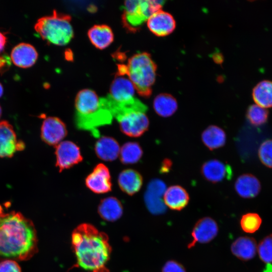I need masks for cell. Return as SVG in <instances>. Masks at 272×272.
Masks as SVG:
<instances>
[{"mask_svg": "<svg viewBox=\"0 0 272 272\" xmlns=\"http://www.w3.org/2000/svg\"><path fill=\"white\" fill-rule=\"evenodd\" d=\"M67 134L65 124L57 117L45 118L41 128V138L48 145L56 146Z\"/></svg>", "mask_w": 272, "mask_h": 272, "instance_id": "11", "label": "cell"}, {"mask_svg": "<svg viewBox=\"0 0 272 272\" xmlns=\"http://www.w3.org/2000/svg\"><path fill=\"white\" fill-rule=\"evenodd\" d=\"M3 94V87L2 85L0 83V97L2 96Z\"/></svg>", "mask_w": 272, "mask_h": 272, "instance_id": "39", "label": "cell"}, {"mask_svg": "<svg viewBox=\"0 0 272 272\" xmlns=\"http://www.w3.org/2000/svg\"><path fill=\"white\" fill-rule=\"evenodd\" d=\"M76 124L78 128L99 135L97 127L111 123L113 117L102 104L101 98L89 89L80 91L76 97Z\"/></svg>", "mask_w": 272, "mask_h": 272, "instance_id": "3", "label": "cell"}, {"mask_svg": "<svg viewBox=\"0 0 272 272\" xmlns=\"http://www.w3.org/2000/svg\"><path fill=\"white\" fill-rule=\"evenodd\" d=\"M1 115H2V108H1V107L0 106V117L1 116Z\"/></svg>", "mask_w": 272, "mask_h": 272, "instance_id": "40", "label": "cell"}, {"mask_svg": "<svg viewBox=\"0 0 272 272\" xmlns=\"http://www.w3.org/2000/svg\"><path fill=\"white\" fill-rule=\"evenodd\" d=\"M98 213L104 220L115 222L123 214L122 205L116 197L109 196L101 200L98 207Z\"/></svg>", "mask_w": 272, "mask_h": 272, "instance_id": "23", "label": "cell"}, {"mask_svg": "<svg viewBox=\"0 0 272 272\" xmlns=\"http://www.w3.org/2000/svg\"><path fill=\"white\" fill-rule=\"evenodd\" d=\"M201 139L204 144L210 150L219 148L226 143L225 131L216 125H211L202 132Z\"/></svg>", "mask_w": 272, "mask_h": 272, "instance_id": "27", "label": "cell"}, {"mask_svg": "<svg viewBox=\"0 0 272 272\" xmlns=\"http://www.w3.org/2000/svg\"><path fill=\"white\" fill-rule=\"evenodd\" d=\"M163 1L129 0L124 3L122 16L123 24L129 31H133L153 14L161 10Z\"/></svg>", "mask_w": 272, "mask_h": 272, "instance_id": "7", "label": "cell"}, {"mask_svg": "<svg viewBox=\"0 0 272 272\" xmlns=\"http://www.w3.org/2000/svg\"><path fill=\"white\" fill-rule=\"evenodd\" d=\"M126 65V75L133 84L138 94L149 97L156 76L157 66L150 54L140 52L130 57Z\"/></svg>", "mask_w": 272, "mask_h": 272, "instance_id": "5", "label": "cell"}, {"mask_svg": "<svg viewBox=\"0 0 272 272\" xmlns=\"http://www.w3.org/2000/svg\"><path fill=\"white\" fill-rule=\"evenodd\" d=\"M171 162L169 160H165L162 164L161 167V171L166 172L169 171V169L171 166Z\"/></svg>", "mask_w": 272, "mask_h": 272, "instance_id": "37", "label": "cell"}, {"mask_svg": "<svg viewBox=\"0 0 272 272\" xmlns=\"http://www.w3.org/2000/svg\"><path fill=\"white\" fill-rule=\"evenodd\" d=\"M257 249L259 257L263 262L272 263V234L267 236L259 242Z\"/></svg>", "mask_w": 272, "mask_h": 272, "instance_id": "31", "label": "cell"}, {"mask_svg": "<svg viewBox=\"0 0 272 272\" xmlns=\"http://www.w3.org/2000/svg\"><path fill=\"white\" fill-rule=\"evenodd\" d=\"M258 155L264 165L272 168V139L266 140L261 144L258 149Z\"/></svg>", "mask_w": 272, "mask_h": 272, "instance_id": "32", "label": "cell"}, {"mask_svg": "<svg viewBox=\"0 0 272 272\" xmlns=\"http://www.w3.org/2000/svg\"><path fill=\"white\" fill-rule=\"evenodd\" d=\"M34 29L43 40L56 45H65L74 37L71 16L56 11L39 18Z\"/></svg>", "mask_w": 272, "mask_h": 272, "instance_id": "6", "label": "cell"}, {"mask_svg": "<svg viewBox=\"0 0 272 272\" xmlns=\"http://www.w3.org/2000/svg\"><path fill=\"white\" fill-rule=\"evenodd\" d=\"M218 231L217 224L213 219L209 217L200 219L193 228L192 240L188 245V247H193L197 242L205 243L211 241L216 237Z\"/></svg>", "mask_w": 272, "mask_h": 272, "instance_id": "15", "label": "cell"}, {"mask_svg": "<svg viewBox=\"0 0 272 272\" xmlns=\"http://www.w3.org/2000/svg\"><path fill=\"white\" fill-rule=\"evenodd\" d=\"M71 242L77 266L89 272H109L107 264L112 249L106 234L83 223L73 231Z\"/></svg>", "mask_w": 272, "mask_h": 272, "instance_id": "2", "label": "cell"}, {"mask_svg": "<svg viewBox=\"0 0 272 272\" xmlns=\"http://www.w3.org/2000/svg\"><path fill=\"white\" fill-rule=\"evenodd\" d=\"M7 40L6 36L0 32V53L4 50L7 43Z\"/></svg>", "mask_w": 272, "mask_h": 272, "instance_id": "36", "label": "cell"}, {"mask_svg": "<svg viewBox=\"0 0 272 272\" xmlns=\"http://www.w3.org/2000/svg\"><path fill=\"white\" fill-rule=\"evenodd\" d=\"M37 251L32 221L19 212L6 213L0 219V260H27Z\"/></svg>", "mask_w": 272, "mask_h": 272, "instance_id": "1", "label": "cell"}, {"mask_svg": "<svg viewBox=\"0 0 272 272\" xmlns=\"http://www.w3.org/2000/svg\"><path fill=\"white\" fill-rule=\"evenodd\" d=\"M143 150L135 142H129L124 144L120 148L119 158L123 164H132L137 163L143 156Z\"/></svg>", "mask_w": 272, "mask_h": 272, "instance_id": "28", "label": "cell"}, {"mask_svg": "<svg viewBox=\"0 0 272 272\" xmlns=\"http://www.w3.org/2000/svg\"><path fill=\"white\" fill-rule=\"evenodd\" d=\"M24 147V143L17 140L11 124L5 120L0 121V158L12 157Z\"/></svg>", "mask_w": 272, "mask_h": 272, "instance_id": "13", "label": "cell"}, {"mask_svg": "<svg viewBox=\"0 0 272 272\" xmlns=\"http://www.w3.org/2000/svg\"><path fill=\"white\" fill-rule=\"evenodd\" d=\"M56 166L59 172L70 169L83 160L79 147L70 141H63L55 147Z\"/></svg>", "mask_w": 272, "mask_h": 272, "instance_id": "9", "label": "cell"}, {"mask_svg": "<svg viewBox=\"0 0 272 272\" xmlns=\"http://www.w3.org/2000/svg\"><path fill=\"white\" fill-rule=\"evenodd\" d=\"M166 206L171 210L183 209L189 201V195L186 190L179 185H173L167 188L163 195Z\"/></svg>", "mask_w": 272, "mask_h": 272, "instance_id": "22", "label": "cell"}, {"mask_svg": "<svg viewBox=\"0 0 272 272\" xmlns=\"http://www.w3.org/2000/svg\"><path fill=\"white\" fill-rule=\"evenodd\" d=\"M166 189L165 183L159 179H154L148 184L144 200L147 209L152 214L158 215L165 212L166 208L162 197Z\"/></svg>", "mask_w": 272, "mask_h": 272, "instance_id": "10", "label": "cell"}, {"mask_svg": "<svg viewBox=\"0 0 272 272\" xmlns=\"http://www.w3.org/2000/svg\"><path fill=\"white\" fill-rule=\"evenodd\" d=\"M246 117L249 122L253 125L258 126L264 124L267 120L268 111L256 104L249 106Z\"/></svg>", "mask_w": 272, "mask_h": 272, "instance_id": "29", "label": "cell"}, {"mask_svg": "<svg viewBox=\"0 0 272 272\" xmlns=\"http://www.w3.org/2000/svg\"><path fill=\"white\" fill-rule=\"evenodd\" d=\"M201 173L208 180L218 182L229 178L232 174L230 167L216 159L205 162L201 167Z\"/></svg>", "mask_w": 272, "mask_h": 272, "instance_id": "19", "label": "cell"}, {"mask_svg": "<svg viewBox=\"0 0 272 272\" xmlns=\"http://www.w3.org/2000/svg\"><path fill=\"white\" fill-rule=\"evenodd\" d=\"M231 249L232 253L238 258L248 260L253 258L256 254V242L253 238L241 237L232 244Z\"/></svg>", "mask_w": 272, "mask_h": 272, "instance_id": "24", "label": "cell"}, {"mask_svg": "<svg viewBox=\"0 0 272 272\" xmlns=\"http://www.w3.org/2000/svg\"><path fill=\"white\" fill-rule=\"evenodd\" d=\"M235 189L241 197L253 198L259 193L261 184L255 176L251 174H243L236 180Z\"/></svg>", "mask_w": 272, "mask_h": 272, "instance_id": "20", "label": "cell"}, {"mask_svg": "<svg viewBox=\"0 0 272 272\" xmlns=\"http://www.w3.org/2000/svg\"><path fill=\"white\" fill-rule=\"evenodd\" d=\"M147 26L154 35L159 37L171 34L176 27V22L170 13L159 10L147 20Z\"/></svg>", "mask_w": 272, "mask_h": 272, "instance_id": "14", "label": "cell"}, {"mask_svg": "<svg viewBox=\"0 0 272 272\" xmlns=\"http://www.w3.org/2000/svg\"><path fill=\"white\" fill-rule=\"evenodd\" d=\"M97 156L104 161L111 162L119 157L120 148L118 142L113 138L100 137L94 147Z\"/></svg>", "mask_w": 272, "mask_h": 272, "instance_id": "17", "label": "cell"}, {"mask_svg": "<svg viewBox=\"0 0 272 272\" xmlns=\"http://www.w3.org/2000/svg\"><path fill=\"white\" fill-rule=\"evenodd\" d=\"M162 272H186V271L180 263L174 260H169L163 267Z\"/></svg>", "mask_w": 272, "mask_h": 272, "instance_id": "34", "label": "cell"}, {"mask_svg": "<svg viewBox=\"0 0 272 272\" xmlns=\"http://www.w3.org/2000/svg\"><path fill=\"white\" fill-rule=\"evenodd\" d=\"M4 213V209L0 205V219L5 214Z\"/></svg>", "mask_w": 272, "mask_h": 272, "instance_id": "38", "label": "cell"}, {"mask_svg": "<svg viewBox=\"0 0 272 272\" xmlns=\"http://www.w3.org/2000/svg\"><path fill=\"white\" fill-rule=\"evenodd\" d=\"M126 75H117L111 84L109 92L105 98L109 101L117 104L129 103L133 101L135 89Z\"/></svg>", "mask_w": 272, "mask_h": 272, "instance_id": "8", "label": "cell"}, {"mask_svg": "<svg viewBox=\"0 0 272 272\" xmlns=\"http://www.w3.org/2000/svg\"><path fill=\"white\" fill-rule=\"evenodd\" d=\"M0 272H22V270L16 260L5 259L0 262Z\"/></svg>", "mask_w": 272, "mask_h": 272, "instance_id": "33", "label": "cell"}, {"mask_svg": "<svg viewBox=\"0 0 272 272\" xmlns=\"http://www.w3.org/2000/svg\"><path fill=\"white\" fill-rule=\"evenodd\" d=\"M252 96L256 104L266 109L272 107V81L259 82L253 88Z\"/></svg>", "mask_w": 272, "mask_h": 272, "instance_id": "25", "label": "cell"}, {"mask_svg": "<svg viewBox=\"0 0 272 272\" xmlns=\"http://www.w3.org/2000/svg\"><path fill=\"white\" fill-rule=\"evenodd\" d=\"M11 64V58L5 54L0 55V73L5 72Z\"/></svg>", "mask_w": 272, "mask_h": 272, "instance_id": "35", "label": "cell"}, {"mask_svg": "<svg viewBox=\"0 0 272 272\" xmlns=\"http://www.w3.org/2000/svg\"><path fill=\"white\" fill-rule=\"evenodd\" d=\"M104 104L113 118L117 120L121 132L125 135L138 138L148 130L149 120L146 114L147 107L139 99L135 98L130 102L117 104L104 98Z\"/></svg>", "mask_w": 272, "mask_h": 272, "instance_id": "4", "label": "cell"}, {"mask_svg": "<svg viewBox=\"0 0 272 272\" xmlns=\"http://www.w3.org/2000/svg\"><path fill=\"white\" fill-rule=\"evenodd\" d=\"M38 54L35 48L27 43H20L12 50L11 59L17 66L27 68L32 66L36 61Z\"/></svg>", "mask_w": 272, "mask_h": 272, "instance_id": "16", "label": "cell"}, {"mask_svg": "<svg viewBox=\"0 0 272 272\" xmlns=\"http://www.w3.org/2000/svg\"><path fill=\"white\" fill-rule=\"evenodd\" d=\"M90 42L97 48L104 49L108 47L114 40V34L108 25H95L88 32Z\"/></svg>", "mask_w": 272, "mask_h": 272, "instance_id": "21", "label": "cell"}, {"mask_svg": "<svg viewBox=\"0 0 272 272\" xmlns=\"http://www.w3.org/2000/svg\"><path fill=\"white\" fill-rule=\"evenodd\" d=\"M261 222V219L257 214L250 213L242 217L240 225L244 232L253 233L259 229Z\"/></svg>", "mask_w": 272, "mask_h": 272, "instance_id": "30", "label": "cell"}, {"mask_svg": "<svg viewBox=\"0 0 272 272\" xmlns=\"http://www.w3.org/2000/svg\"><path fill=\"white\" fill-rule=\"evenodd\" d=\"M153 107L159 115L167 117L173 114L177 109L176 100L172 95L163 93L157 95L153 102Z\"/></svg>", "mask_w": 272, "mask_h": 272, "instance_id": "26", "label": "cell"}, {"mask_svg": "<svg viewBox=\"0 0 272 272\" xmlns=\"http://www.w3.org/2000/svg\"><path fill=\"white\" fill-rule=\"evenodd\" d=\"M85 184L95 193L102 194L110 191L112 182L108 168L103 163H99L86 177Z\"/></svg>", "mask_w": 272, "mask_h": 272, "instance_id": "12", "label": "cell"}, {"mask_svg": "<svg viewBox=\"0 0 272 272\" xmlns=\"http://www.w3.org/2000/svg\"><path fill=\"white\" fill-rule=\"evenodd\" d=\"M117 182L120 189L129 195L138 192L141 188L143 179L141 174L132 169L122 170L118 175Z\"/></svg>", "mask_w": 272, "mask_h": 272, "instance_id": "18", "label": "cell"}]
</instances>
